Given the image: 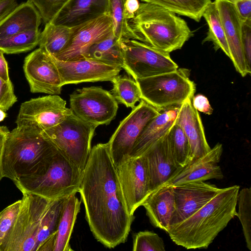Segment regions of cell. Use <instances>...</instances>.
<instances>
[{
	"instance_id": "cell-1",
	"label": "cell",
	"mask_w": 251,
	"mask_h": 251,
	"mask_svg": "<svg viewBox=\"0 0 251 251\" xmlns=\"http://www.w3.org/2000/svg\"><path fill=\"white\" fill-rule=\"evenodd\" d=\"M78 192L97 240L109 249L125 243L134 217L128 212L108 143L92 148Z\"/></svg>"
},
{
	"instance_id": "cell-2",
	"label": "cell",
	"mask_w": 251,
	"mask_h": 251,
	"mask_svg": "<svg viewBox=\"0 0 251 251\" xmlns=\"http://www.w3.org/2000/svg\"><path fill=\"white\" fill-rule=\"evenodd\" d=\"M239 185L221 188L205 205L167 233L176 245L187 249H206L237 215Z\"/></svg>"
},
{
	"instance_id": "cell-3",
	"label": "cell",
	"mask_w": 251,
	"mask_h": 251,
	"mask_svg": "<svg viewBox=\"0 0 251 251\" xmlns=\"http://www.w3.org/2000/svg\"><path fill=\"white\" fill-rule=\"evenodd\" d=\"M136 40L171 52L181 49L193 35L183 19L158 5L142 2L128 21Z\"/></svg>"
},
{
	"instance_id": "cell-4",
	"label": "cell",
	"mask_w": 251,
	"mask_h": 251,
	"mask_svg": "<svg viewBox=\"0 0 251 251\" xmlns=\"http://www.w3.org/2000/svg\"><path fill=\"white\" fill-rule=\"evenodd\" d=\"M56 151L41 133L16 127L9 132L5 143L3 176L14 181L21 177L39 175Z\"/></svg>"
},
{
	"instance_id": "cell-5",
	"label": "cell",
	"mask_w": 251,
	"mask_h": 251,
	"mask_svg": "<svg viewBox=\"0 0 251 251\" xmlns=\"http://www.w3.org/2000/svg\"><path fill=\"white\" fill-rule=\"evenodd\" d=\"M82 175V171L57 150L41 174L21 177L13 182L22 193L50 201L78 192Z\"/></svg>"
},
{
	"instance_id": "cell-6",
	"label": "cell",
	"mask_w": 251,
	"mask_h": 251,
	"mask_svg": "<svg viewBox=\"0 0 251 251\" xmlns=\"http://www.w3.org/2000/svg\"><path fill=\"white\" fill-rule=\"evenodd\" d=\"M190 70L177 69L135 80L140 92L141 100L158 110L180 105L192 99L196 84L189 78Z\"/></svg>"
},
{
	"instance_id": "cell-7",
	"label": "cell",
	"mask_w": 251,
	"mask_h": 251,
	"mask_svg": "<svg viewBox=\"0 0 251 251\" xmlns=\"http://www.w3.org/2000/svg\"><path fill=\"white\" fill-rule=\"evenodd\" d=\"M96 127L73 113L57 125L41 134L83 171L90 154L91 142Z\"/></svg>"
},
{
	"instance_id": "cell-8",
	"label": "cell",
	"mask_w": 251,
	"mask_h": 251,
	"mask_svg": "<svg viewBox=\"0 0 251 251\" xmlns=\"http://www.w3.org/2000/svg\"><path fill=\"white\" fill-rule=\"evenodd\" d=\"M17 217L0 251H36L40 219L50 201L27 193H23Z\"/></svg>"
},
{
	"instance_id": "cell-9",
	"label": "cell",
	"mask_w": 251,
	"mask_h": 251,
	"mask_svg": "<svg viewBox=\"0 0 251 251\" xmlns=\"http://www.w3.org/2000/svg\"><path fill=\"white\" fill-rule=\"evenodd\" d=\"M120 43L124 56V69L135 80L178 68L169 52L134 39H121Z\"/></svg>"
},
{
	"instance_id": "cell-10",
	"label": "cell",
	"mask_w": 251,
	"mask_h": 251,
	"mask_svg": "<svg viewBox=\"0 0 251 251\" xmlns=\"http://www.w3.org/2000/svg\"><path fill=\"white\" fill-rule=\"evenodd\" d=\"M66 107V101L58 95L31 99L22 103L16 119L17 127L41 133L66 119L73 113Z\"/></svg>"
},
{
	"instance_id": "cell-11",
	"label": "cell",
	"mask_w": 251,
	"mask_h": 251,
	"mask_svg": "<svg viewBox=\"0 0 251 251\" xmlns=\"http://www.w3.org/2000/svg\"><path fill=\"white\" fill-rule=\"evenodd\" d=\"M123 120L110 137L108 144L110 154L116 167L130 157L135 142L148 123L159 110L143 100Z\"/></svg>"
},
{
	"instance_id": "cell-12",
	"label": "cell",
	"mask_w": 251,
	"mask_h": 251,
	"mask_svg": "<svg viewBox=\"0 0 251 251\" xmlns=\"http://www.w3.org/2000/svg\"><path fill=\"white\" fill-rule=\"evenodd\" d=\"M70 103L75 115L96 127L109 125L118 108L112 94L99 86L76 89L70 96Z\"/></svg>"
},
{
	"instance_id": "cell-13",
	"label": "cell",
	"mask_w": 251,
	"mask_h": 251,
	"mask_svg": "<svg viewBox=\"0 0 251 251\" xmlns=\"http://www.w3.org/2000/svg\"><path fill=\"white\" fill-rule=\"evenodd\" d=\"M23 69L31 93H61L63 86L57 68L42 49H36L25 57Z\"/></svg>"
},
{
	"instance_id": "cell-14",
	"label": "cell",
	"mask_w": 251,
	"mask_h": 251,
	"mask_svg": "<svg viewBox=\"0 0 251 251\" xmlns=\"http://www.w3.org/2000/svg\"><path fill=\"white\" fill-rule=\"evenodd\" d=\"M116 170L128 212L133 215L151 194L144 157H130Z\"/></svg>"
},
{
	"instance_id": "cell-15",
	"label": "cell",
	"mask_w": 251,
	"mask_h": 251,
	"mask_svg": "<svg viewBox=\"0 0 251 251\" xmlns=\"http://www.w3.org/2000/svg\"><path fill=\"white\" fill-rule=\"evenodd\" d=\"M71 28V36L67 45L54 56L58 59L72 61L83 58L92 45L113 32L112 20L108 14Z\"/></svg>"
},
{
	"instance_id": "cell-16",
	"label": "cell",
	"mask_w": 251,
	"mask_h": 251,
	"mask_svg": "<svg viewBox=\"0 0 251 251\" xmlns=\"http://www.w3.org/2000/svg\"><path fill=\"white\" fill-rule=\"evenodd\" d=\"M221 189L214 184L202 181H191L173 186L175 210L170 221V228L197 212Z\"/></svg>"
},
{
	"instance_id": "cell-17",
	"label": "cell",
	"mask_w": 251,
	"mask_h": 251,
	"mask_svg": "<svg viewBox=\"0 0 251 251\" xmlns=\"http://www.w3.org/2000/svg\"><path fill=\"white\" fill-rule=\"evenodd\" d=\"M50 56L57 68L62 86L87 82L111 81L122 69L118 66L86 58L64 61Z\"/></svg>"
},
{
	"instance_id": "cell-18",
	"label": "cell",
	"mask_w": 251,
	"mask_h": 251,
	"mask_svg": "<svg viewBox=\"0 0 251 251\" xmlns=\"http://www.w3.org/2000/svg\"><path fill=\"white\" fill-rule=\"evenodd\" d=\"M141 155L147 168L151 193L166 184L182 168L177 165L171 154L167 133Z\"/></svg>"
},
{
	"instance_id": "cell-19",
	"label": "cell",
	"mask_w": 251,
	"mask_h": 251,
	"mask_svg": "<svg viewBox=\"0 0 251 251\" xmlns=\"http://www.w3.org/2000/svg\"><path fill=\"white\" fill-rule=\"evenodd\" d=\"M227 40L230 59L236 70L243 76L248 74L241 38L242 21L231 3L225 0H215Z\"/></svg>"
},
{
	"instance_id": "cell-20",
	"label": "cell",
	"mask_w": 251,
	"mask_h": 251,
	"mask_svg": "<svg viewBox=\"0 0 251 251\" xmlns=\"http://www.w3.org/2000/svg\"><path fill=\"white\" fill-rule=\"evenodd\" d=\"M175 122L185 133L190 147V162L203 156L211 150L199 111L189 99L179 105Z\"/></svg>"
},
{
	"instance_id": "cell-21",
	"label": "cell",
	"mask_w": 251,
	"mask_h": 251,
	"mask_svg": "<svg viewBox=\"0 0 251 251\" xmlns=\"http://www.w3.org/2000/svg\"><path fill=\"white\" fill-rule=\"evenodd\" d=\"M223 151L222 145L217 143L206 154L183 167L166 184L174 186L191 181L223 179L224 175L218 165Z\"/></svg>"
},
{
	"instance_id": "cell-22",
	"label": "cell",
	"mask_w": 251,
	"mask_h": 251,
	"mask_svg": "<svg viewBox=\"0 0 251 251\" xmlns=\"http://www.w3.org/2000/svg\"><path fill=\"white\" fill-rule=\"evenodd\" d=\"M108 0H69L50 23L73 27L107 14Z\"/></svg>"
},
{
	"instance_id": "cell-23",
	"label": "cell",
	"mask_w": 251,
	"mask_h": 251,
	"mask_svg": "<svg viewBox=\"0 0 251 251\" xmlns=\"http://www.w3.org/2000/svg\"><path fill=\"white\" fill-rule=\"evenodd\" d=\"M179 105L159 110V113L148 123L136 140L130 157L141 156L168 133L175 122Z\"/></svg>"
},
{
	"instance_id": "cell-24",
	"label": "cell",
	"mask_w": 251,
	"mask_h": 251,
	"mask_svg": "<svg viewBox=\"0 0 251 251\" xmlns=\"http://www.w3.org/2000/svg\"><path fill=\"white\" fill-rule=\"evenodd\" d=\"M142 206L151 225L167 232L175 210L173 186L165 184L156 189L149 195Z\"/></svg>"
},
{
	"instance_id": "cell-25",
	"label": "cell",
	"mask_w": 251,
	"mask_h": 251,
	"mask_svg": "<svg viewBox=\"0 0 251 251\" xmlns=\"http://www.w3.org/2000/svg\"><path fill=\"white\" fill-rule=\"evenodd\" d=\"M42 21L38 11L30 1L22 2L0 23V39L22 32L39 29Z\"/></svg>"
},
{
	"instance_id": "cell-26",
	"label": "cell",
	"mask_w": 251,
	"mask_h": 251,
	"mask_svg": "<svg viewBox=\"0 0 251 251\" xmlns=\"http://www.w3.org/2000/svg\"><path fill=\"white\" fill-rule=\"evenodd\" d=\"M67 197L50 201L40 219L36 251H53L59 222Z\"/></svg>"
},
{
	"instance_id": "cell-27",
	"label": "cell",
	"mask_w": 251,
	"mask_h": 251,
	"mask_svg": "<svg viewBox=\"0 0 251 251\" xmlns=\"http://www.w3.org/2000/svg\"><path fill=\"white\" fill-rule=\"evenodd\" d=\"M76 193L68 196L65 201L57 230L53 251H70V240L81 201Z\"/></svg>"
},
{
	"instance_id": "cell-28",
	"label": "cell",
	"mask_w": 251,
	"mask_h": 251,
	"mask_svg": "<svg viewBox=\"0 0 251 251\" xmlns=\"http://www.w3.org/2000/svg\"><path fill=\"white\" fill-rule=\"evenodd\" d=\"M83 58L96 60L124 69V56L120 40L113 32L92 45Z\"/></svg>"
},
{
	"instance_id": "cell-29",
	"label": "cell",
	"mask_w": 251,
	"mask_h": 251,
	"mask_svg": "<svg viewBox=\"0 0 251 251\" xmlns=\"http://www.w3.org/2000/svg\"><path fill=\"white\" fill-rule=\"evenodd\" d=\"M202 17L207 23L208 30L202 43L212 42L216 51L221 49L230 58V52L224 28L214 1L209 3L203 12Z\"/></svg>"
},
{
	"instance_id": "cell-30",
	"label": "cell",
	"mask_w": 251,
	"mask_h": 251,
	"mask_svg": "<svg viewBox=\"0 0 251 251\" xmlns=\"http://www.w3.org/2000/svg\"><path fill=\"white\" fill-rule=\"evenodd\" d=\"M72 28L50 23L41 32L38 46L49 54L55 56L68 43Z\"/></svg>"
},
{
	"instance_id": "cell-31",
	"label": "cell",
	"mask_w": 251,
	"mask_h": 251,
	"mask_svg": "<svg viewBox=\"0 0 251 251\" xmlns=\"http://www.w3.org/2000/svg\"><path fill=\"white\" fill-rule=\"evenodd\" d=\"M161 6L175 14L200 22L211 0H141Z\"/></svg>"
},
{
	"instance_id": "cell-32",
	"label": "cell",
	"mask_w": 251,
	"mask_h": 251,
	"mask_svg": "<svg viewBox=\"0 0 251 251\" xmlns=\"http://www.w3.org/2000/svg\"><path fill=\"white\" fill-rule=\"evenodd\" d=\"M39 29L18 33L0 39V49L5 54H17L30 51L38 46Z\"/></svg>"
},
{
	"instance_id": "cell-33",
	"label": "cell",
	"mask_w": 251,
	"mask_h": 251,
	"mask_svg": "<svg viewBox=\"0 0 251 251\" xmlns=\"http://www.w3.org/2000/svg\"><path fill=\"white\" fill-rule=\"evenodd\" d=\"M167 138L175 162L180 168L185 167L190 162V147L183 130L175 122L167 133Z\"/></svg>"
},
{
	"instance_id": "cell-34",
	"label": "cell",
	"mask_w": 251,
	"mask_h": 251,
	"mask_svg": "<svg viewBox=\"0 0 251 251\" xmlns=\"http://www.w3.org/2000/svg\"><path fill=\"white\" fill-rule=\"evenodd\" d=\"M112 95L117 102L133 109L137 102L141 100L140 92L136 81L126 75L114 77Z\"/></svg>"
},
{
	"instance_id": "cell-35",
	"label": "cell",
	"mask_w": 251,
	"mask_h": 251,
	"mask_svg": "<svg viewBox=\"0 0 251 251\" xmlns=\"http://www.w3.org/2000/svg\"><path fill=\"white\" fill-rule=\"evenodd\" d=\"M126 0H108L107 14L110 17L113 33L119 40H136V36L129 26L125 16V4Z\"/></svg>"
},
{
	"instance_id": "cell-36",
	"label": "cell",
	"mask_w": 251,
	"mask_h": 251,
	"mask_svg": "<svg viewBox=\"0 0 251 251\" xmlns=\"http://www.w3.org/2000/svg\"><path fill=\"white\" fill-rule=\"evenodd\" d=\"M237 203L238 210L236 216L241 224L247 248L251 251V188H244L239 190Z\"/></svg>"
},
{
	"instance_id": "cell-37",
	"label": "cell",
	"mask_w": 251,
	"mask_h": 251,
	"mask_svg": "<svg viewBox=\"0 0 251 251\" xmlns=\"http://www.w3.org/2000/svg\"><path fill=\"white\" fill-rule=\"evenodd\" d=\"M134 251H165L164 242L157 233L150 231H140L134 234Z\"/></svg>"
},
{
	"instance_id": "cell-38",
	"label": "cell",
	"mask_w": 251,
	"mask_h": 251,
	"mask_svg": "<svg viewBox=\"0 0 251 251\" xmlns=\"http://www.w3.org/2000/svg\"><path fill=\"white\" fill-rule=\"evenodd\" d=\"M21 201L19 200L0 212V251L17 217Z\"/></svg>"
},
{
	"instance_id": "cell-39",
	"label": "cell",
	"mask_w": 251,
	"mask_h": 251,
	"mask_svg": "<svg viewBox=\"0 0 251 251\" xmlns=\"http://www.w3.org/2000/svg\"><path fill=\"white\" fill-rule=\"evenodd\" d=\"M36 8L45 25L52 21L69 0H27Z\"/></svg>"
},
{
	"instance_id": "cell-40",
	"label": "cell",
	"mask_w": 251,
	"mask_h": 251,
	"mask_svg": "<svg viewBox=\"0 0 251 251\" xmlns=\"http://www.w3.org/2000/svg\"><path fill=\"white\" fill-rule=\"evenodd\" d=\"M11 81H5L0 77V108L8 110L17 101Z\"/></svg>"
},
{
	"instance_id": "cell-41",
	"label": "cell",
	"mask_w": 251,
	"mask_h": 251,
	"mask_svg": "<svg viewBox=\"0 0 251 251\" xmlns=\"http://www.w3.org/2000/svg\"><path fill=\"white\" fill-rule=\"evenodd\" d=\"M241 38L248 74L251 73V20L242 22Z\"/></svg>"
},
{
	"instance_id": "cell-42",
	"label": "cell",
	"mask_w": 251,
	"mask_h": 251,
	"mask_svg": "<svg viewBox=\"0 0 251 251\" xmlns=\"http://www.w3.org/2000/svg\"><path fill=\"white\" fill-rule=\"evenodd\" d=\"M235 7L242 22L251 20V0H225Z\"/></svg>"
},
{
	"instance_id": "cell-43",
	"label": "cell",
	"mask_w": 251,
	"mask_h": 251,
	"mask_svg": "<svg viewBox=\"0 0 251 251\" xmlns=\"http://www.w3.org/2000/svg\"><path fill=\"white\" fill-rule=\"evenodd\" d=\"M192 103L198 111L208 115L212 114L213 109L208 99L204 95L199 94L194 96L192 99Z\"/></svg>"
},
{
	"instance_id": "cell-44",
	"label": "cell",
	"mask_w": 251,
	"mask_h": 251,
	"mask_svg": "<svg viewBox=\"0 0 251 251\" xmlns=\"http://www.w3.org/2000/svg\"><path fill=\"white\" fill-rule=\"evenodd\" d=\"M18 5L17 0H0V23Z\"/></svg>"
},
{
	"instance_id": "cell-45",
	"label": "cell",
	"mask_w": 251,
	"mask_h": 251,
	"mask_svg": "<svg viewBox=\"0 0 251 251\" xmlns=\"http://www.w3.org/2000/svg\"><path fill=\"white\" fill-rule=\"evenodd\" d=\"M10 131L5 126H0V181L3 176V155L5 143Z\"/></svg>"
},
{
	"instance_id": "cell-46",
	"label": "cell",
	"mask_w": 251,
	"mask_h": 251,
	"mask_svg": "<svg viewBox=\"0 0 251 251\" xmlns=\"http://www.w3.org/2000/svg\"><path fill=\"white\" fill-rule=\"evenodd\" d=\"M139 0H126L125 4V16L129 21L133 19L140 6Z\"/></svg>"
},
{
	"instance_id": "cell-47",
	"label": "cell",
	"mask_w": 251,
	"mask_h": 251,
	"mask_svg": "<svg viewBox=\"0 0 251 251\" xmlns=\"http://www.w3.org/2000/svg\"><path fill=\"white\" fill-rule=\"evenodd\" d=\"M3 54L0 49V77L5 81H10L8 64Z\"/></svg>"
},
{
	"instance_id": "cell-48",
	"label": "cell",
	"mask_w": 251,
	"mask_h": 251,
	"mask_svg": "<svg viewBox=\"0 0 251 251\" xmlns=\"http://www.w3.org/2000/svg\"><path fill=\"white\" fill-rule=\"evenodd\" d=\"M6 116L7 114L5 111L0 108V122L3 121Z\"/></svg>"
}]
</instances>
